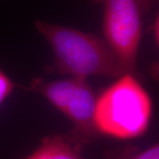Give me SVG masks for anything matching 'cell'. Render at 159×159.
<instances>
[{
	"instance_id": "6da1fadb",
	"label": "cell",
	"mask_w": 159,
	"mask_h": 159,
	"mask_svg": "<svg viewBox=\"0 0 159 159\" xmlns=\"http://www.w3.org/2000/svg\"><path fill=\"white\" fill-rule=\"evenodd\" d=\"M34 28L51 46L58 74L83 79L89 76L117 79L124 74L102 36L41 20L34 21Z\"/></svg>"
},
{
	"instance_id": "7a4b0ae2",
	"label": "cell",
	"mask_w": 159,
	"mask_h": 159,
	"mask_svg": "<svg viewBox=\"0 0 159 159\" xmlns=\"http://www.w3.org/2000/svg\"><path fill=\"white\" fill-rule=\"evenodd\" d=\"M152 113L148 91L135 74H124L97 96L95 125L99 136L135 139L147 132Z\"/></svg>"
},
{
	"instance_id": "3957f363",
	"label": "cell",
	"mask_w": 159,
	"mask_h": 159,
	"mask_svg": "<svg viewBox=\"0 0 159 159\" xmlns=\"http://www.w3.org/2000/svg\"><path fill=\"white\" fill-rule=\"evenodd\" d=\"M25 90L39 94L64 114L73 124L68 134L81 146L99 137L95 125V109L97 96L87 79H68L46 81L34 79Z\"/></svg>"
},
{
	"instance_id": "277c9868",
	"label": "cell",
	"mask_w": 159,
	"mask_h": 159,
	"mask_svg": "<svg viewBox=\"0 0 159 159\" xmlns=\"http://www.w3.org/2000/svg\"><path fill=\"white\" fill-rule=\"evenodd\" d=\"M102 6V38L124 74H136L142 34V8L135 0H91Z\"/></svg>"
},
{
	"instance_id": "5b68a950",
	"label": "cell",
	"mask_w": 159,
	"mask_h": 159,
	"mask_svg": "<svg viewBox=\"0 0 159 159\" xmlns=\"http://www.w3.org/2000/svg\"><path fill=\"white\" fill-rule=\"evenodd\" d=\"M83 146L69 134L47 136L40 145L25 159H85L82 155Z\"/></svg>"
},
{
	"instance_id": "8992f818",
	"label": "cell",
	"mask_w": 159,
	"mask_h": 159,
	"mask_svg": "<svg viewBox=\"0 0 159 159\" xmlns=\"http://www.w3.org/2000/svg\"><path fill=\"white\" fill-rule=\"evenodd\" d=\"M104 159H159V142L142 150L131 146L107 150Z\"/></svg>"
},
{
	"instance_id": "52a82bcc",
	"label": "cell",
	"mask_w": 159,
	"mask_h": 159,
	"mask_svg": "<svg viewBox=\"0 0 159 159\" xmlns=\"http://www.w3.org/2000/svg\"><path fill=\"white\" fill-rule=\"evenodd\" d=\"M17 86L3 70L0 69V106L12 94Z\"/></svg>"
},
{
	"instance_id": "ba28073f",
	"label": "cell",
	"mask_w": 159,
	"mask_h": 159,
	"mask_svg": "<svg viewBox=\"0 0 159 159\" xmlns=\"http://www.w3.org/2000/svg\"><path fill=\"white\" fill-rule=\"evenodd\" d=\"M154 37L156 40V43H157L159 54V11L155 20V23H154ZM149 73L152 76V78L159 84V57L150 66Z\"/></svg>"
},
{
	"instance_id": "9c48e42d",
	"label": "cell",
	"mask_w": 159,
	"mask_h": 159,
	"mask_svg": "<svg viewBox=\"0 0 159 159\" xmlns=\"http://www.w3.org/2000/svg\"><path fill=\"white\" fill-rule=\"evenodd\" d=\"M135 1L138 3V5L140 6V7L142 8V10L144 12L155 3L158 2L159 0H135Z\"/></svg>"
}]
</instances>
